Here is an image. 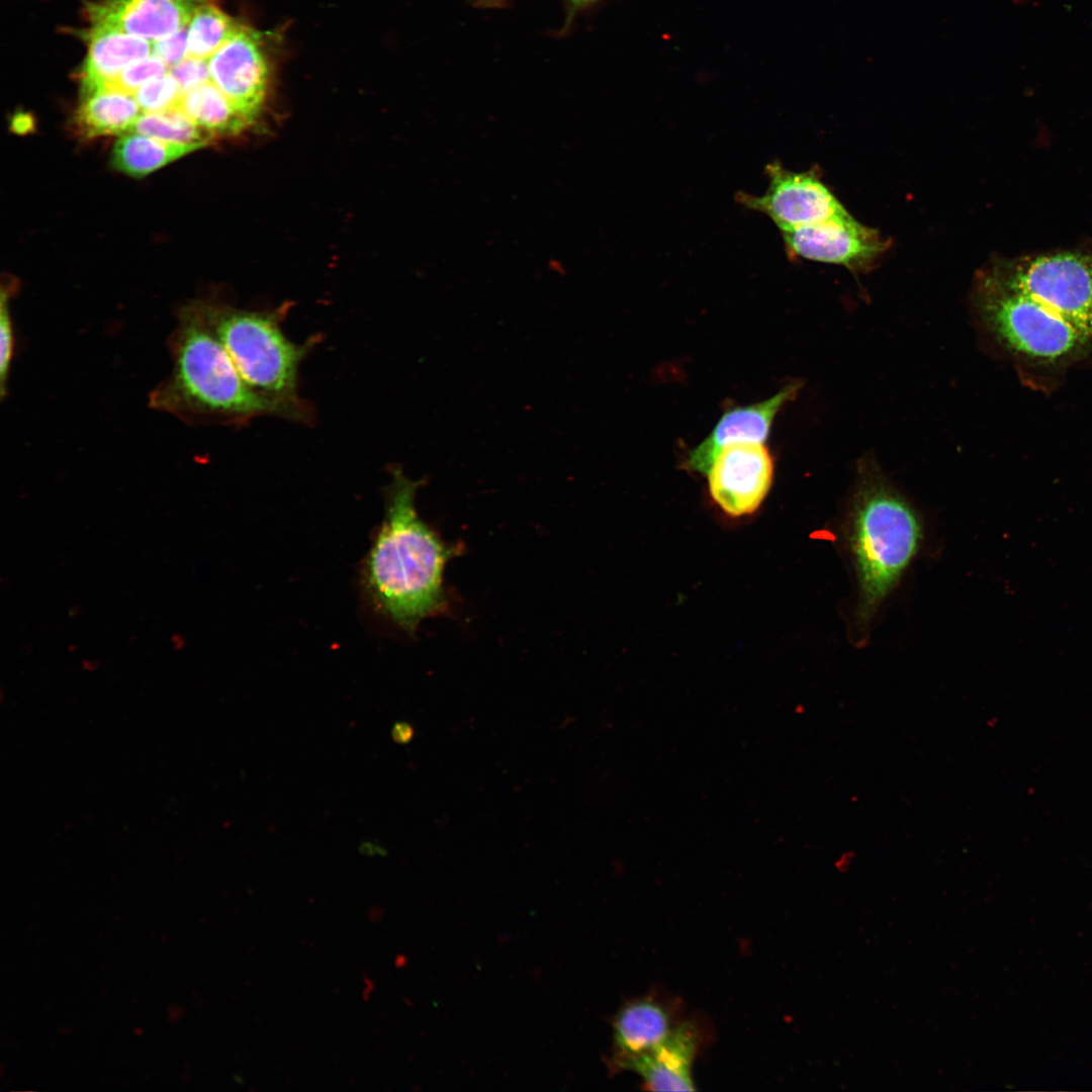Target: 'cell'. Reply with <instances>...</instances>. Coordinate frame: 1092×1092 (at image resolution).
I'll use <instances>...</instances> for the list:
<instances>
[{
	"label": "cell",
	"instance_id": "7",
	"mask_svg": "<svg viewBox=\"0 0 1092 1092\" xmlns=\"http://www.w3.org/2000/svg\"><path fill=\"white\" fill-rule=\"evenodd\" d=\"M775 465L762 443L739 442L724 447L707 472L713 502L729 517L755 513L774 480Z\"/></svg>",
	"mask_w": 1092,
	"mask_h": 1092
},
{
	"label": "cell",
	"instance_id": "11",
	"mask_svg": "<svg viewBox=\"0 0 1092 1092\" xmlns=\"http://www.w3.org/2000/svg\"><path fill=\"white\" fill-rule=\"evenodd\" d=\"M208 0H101L88 3L91 24L107 26L152 42L189 24L199 5Z\"/></svg>",
	"mask_w": 1092,
	"mask_h": 1092
},
{
	"label": "cell",
	"instance_id": "12",
	"mask_svg": "<svg viewBox=\"0 0 1092 1092\" xmlns=\"http://www.w3.org/2000/svg\"><path fill=\"white\" fill-rule=\"evenodd\" d=\"M800 386L799 382H791L767 399L726 412L707 438L689 452L688 469L705 474L724 447L739 442L763 443L776 416L797 395Z\"/></svg>",
	"mask_w": 1092,
	"mask_h": 1092
},
{
	"label": "cell",
	"instance_id": "1",
	"mask_svg": "<svg viewBox=\"0 0 1092 1092\" xmlns=\"http://www.w3.org/2000/svg\"><path fill=\"white\" fill-rule=\"evenodd\" d=\"M385 515L362 567L361 583L372 607L403 631L444 611V569L459 545L447 543L419 516L418 489L424 479H411L398 466L390 468Z\"/></svg>",
	"mask_w": 1092,
	"mask_h": 1092
},
{
	"label": "cell",
	"instance_id": "5",
	"mask_svg": "<svg viewBox=\"0 0 1092 1092\" xmlns=\"http://www.w3.org/2000/svg\"><path fill=\"white\" fill-rule=\"evenodd\" d=\"M979 313L995 339L1020 359L1058 366L1083 357L1092 338L988 269L976 284Z\"/></svg>",
	"mask_w": 1092,
	"mask_h": 1092
},
{
	"label": "cell",
	"instance_id": "8",
	"mask_svg": "<svg viewBox=\"0 0 1092 1092\" xmlns=\"http://www.w3.org/2000/svg\"><path fill=\"white\" fill-rule=\"evenodd\" d=\"M768 188L761 196L738 193L745 206L765 213L781 231L823 222L845 212L832 192L809 172L795 173L779 163L766 166Z\"/></svg>",
	"mask_w": 1092,
	"mask_h": 1092
},
{
	"label": "cell",
	"instance_id": "27",
	"mask_svg": "<svg viewBox=\"0 0 1092 1092\" xmlns=\"http://www.w3.org/2000/svg\"><path fill=\"white\" fill-rule=\"evenodd\" d=\"M854 858H855V851H853V850H845V851H843L838 856V858H836V860L834 861L835 870L838 871L841 874L846 873L850 869Z\"/></svg>",
	"mask_w": 1092,
	"mask_h": 1092
},
{
	"label": "cell",
	"instance_id": "19",
	"mask_svg": "<svg viewBox=\"0 0 1092 1092\" xmlns=\"http://www.w3.org/2000/svg\"><path fill=\"white\" fill-rule=\"evenodd\" d=\"M241 25L212 0L202 3L188 24V57L208 60Z\"/></svg>",
	"mask_w": 1092,
	"mask_h": 1092
},
{
	"label": "cell",
	"instance_id": "22",
	"mask_svg": "<svg viewBox=\"0 0 1092 1092\" xmlns=\"http://www.w3.org/2000/svg\"><path fill=\"white\" fill-rule=\"evenodd\" d=\"M168 71V67L162 60L151 55L127 66L110 85L104 88L133 95L142 86L165 76Z\"/></svg>",
	"mask_w": 1092,
	"mask_h": 1092
},
{
	"label": "cell",
	"instance_id": "28",
	"mask_svg": "<svg viewBox=\"0 0 1092 1092\" xmlns=\"http://www.w3.org/2000/svg\"><path fill=\"white\" fill-rule=\"evenodd\" d=\"M571 1L577 2V3H586V2H592V1H596V0H571Z\"/></svg>",
	"mask_w": 1092,
	"mask_h": 1092
},
{
	"label": "cell",
	"instance_id": "14",
	"mask_svg": "<svg viewBox=\"0 0 1092 1092\" xmlns=\"http://www.w3.org/2000/svg\"><path fill=\"white\" fill-rule=\"evenodd\" d=\"M88 54L82 67L81 94L110 85L133 62L153 55V42L123 31L92 24L86 32Z\"/></svg>",
	"mask_w": 1092,
	"mask_h": 1092
},
{
	"label": "cell",
	"instance_id": "20",
	"mask_svg": "<svg viewBox=\"0 0 1092 1092\" xmlns=\"http://www.w3.org/2000/svg\"><path fill=\"white\" fill-rule=\"evenodd\" d=\"M130 131L169 143L201 147L209 145L214 140L179 108L161 112H143Z\"/></svg>",
	"mask_w": 1092,
	"mask_h": 1092
},
{
	"label": "cell",
	"instance_id": "21",
	"mask_svg": "<svg viewBox=\"0 0 1092 1092\" xmlns=\"http://www.w3.org/2000/svg\"><path fill=\"white\" fill-rule=\"evenodd\" d=\"M181 95L178 83L169 72L145 84L133 94L142 112H161L177 108Z\"/></svg>",
	"mask_w": 1092,
	"mask_h": 1092
},
{
	"label": "cell",
	"instance_id": "13",
	"mask_svg": "<svg viewBox=\"0 0 1092 1092\" xmlns=\"http://www.w3.org/2000/svg\"><path fill=\"white\" fill-rule=\"evenodd\" d=\"M699 1048V1033L691 1022L674 1025L667 1036L648 1052L630 1058L616 1070L638 1074L653 1091H694L692 1067Z\"/></svg>",
	"mask_w": 1092,
	"mask_h": 1092
},
{
	"label": "cell",
	"instance_id": "16",
	"mask_svg": "<svg viewBox=\"0 0 1092 1092\" xmlns=\"http://www.w3.org/2000/svg\"><path fill=\"white\" fill-rule=\"evenodd\" d=\"M142 110L134 96L115 89L102 88L81 94L74 115V128L81 139L129 132Z\"/></svg>",
	"mask_w": 1092,
	"mask_h": 1092
},
{
	"label": "cell",
	"instance_id": "4",
	"mask_svg": "<svg viewBox=\"0 0 1092 1092\" xmlns=\"http://www.w3.org/2000/svg\"><path fill=\"white\" fill-rule=\"evenodd\" d=\"M192 306L222 343L252 389L301 418L306 415L297 394V377L310 346L290 341L276 312L204 301L193 302Z\"/></svg>",
	"mask_w": 1092,
	"mask_h": 1092
},
{
	"label": "cell",
	"instance_id": "26",
	"mask_svg": "<svg viewBox=\"0 0 1092 1092\" xmlns=\"http://www.w3.org/2000/svg\"><path fill=\"white\" fill-rule=\"evenodd\" d=\"M414 735V730L407 723H396L392 730V737L398 743L408 742Z\"/></svg>",
	"mask_w": 1092,
	"mask_h": 1092
},
{
	"label": "cell",
	"instance_id": "3",
	"mask_svg": "<svg viewBox=\"0 0 1092 1092\" xmlns=\"http://www.w3.org/2000/svg\"><path fill=\"white\" fill-rule=\"evenodd\" d=\"M919 517L871 461L859 467L847 539L857 580L856 625L867 630L916 555Z\"/></svg>",
	"mask_w": 1092,
	"mask_h": 1092
},
{
	"label": "cell",
	"instance_id": "24",
	"mask_svg": "<svg viewBox=\"0 0 1092 1092\" xmlns=\"http://www.w3.org/2000/svg\"><path fill=\"white\" fill-rule=\"evenodd\" d=\"M168 72L178 83L182 94L211 81L207 60L187 57Z\"/></svg>",
	"mask_w": 1092,
	"mask_h": 1092
},
{
	"label": "cell",
	"instance_id": "9",
	"mask_svg": "<svg viewBox=\"0 0 1092 1092\" xmlns=\"http://www.w3.org/2000/svg\"><path fill=\"white\" fill-rule=\"evenodd\" d=\"M211 82L249 121L264 106L269 66L259 32L242 24L208 60Z\"/></svg>",
	"mask_w": 1092,
	"mask_h": 1092
},
{
	"label": "cell",
	"instance_id": "6",
	"mask_svg": "<svg viewBox=\"0 0 1092 1092\" xmlns=\"http://www.w3.org/2000/svg\"><path fill=\"white\" fill-rule=\"evenodd\" d=\"M988 270L1092 338V255L1045 254L1001 262Z\"/></svg>",
	"mask_w": 1092,
	"mask_h": 1092
},
{
	"label": "cell",
	"instance_id": "2",
	"mask_svg": "<svg viewBox=\"0 0 1092 1092\" xmlns=\"http://www.w3.org/2000/svg\"><path fill=\"white\" fill-rule=\"evenodd\" d=\"M169 343L173 367L150 395L155 410L193 424L236 423L262 415L301 418L249 386L192 304L180 310Z\"/></svg>",
	"mask_w": 1092,
	"mask_h": 1092
},
{
	"label": "cell",
	"instance_id": "15",
	"mask_svg": "<svg viewBox=\"0 0 1092 1092\" xmlns=\"http://www.w3.org/2000/svg\"><path fill=\"white\" fill-rule=\"evenodd\" d=\"M673 1026L668 1010L653 999H638L624 1005L613 1023L611 1068L616 1070L625 1060L650 1051Z\"/></svg>",
	"mask_w": 1092,
	"mask_h": 1092
},
{
	"label": "cell",
	"instance_id": "23",
	"mask_svg": "<svg viewBox=\"0 0 1092 1092\" xmlns=\"http://www.w3.org/2000/svg\"><path fill=\"white\" fill-rule=\"evenodd\" d=\"M13 283L3 284L1 290V304H0V394L3 398L6 395L7 384L11 366V360L14 351V336L11 314L9 310V299L11 293L15 290Z\"/></svg>",
	"mask_w": 1092,
	"mask_h": 1092
},
{
	"label": "cell",
	"instance_id": "17",
	"mask_svg": "<svg viewBox=\"0 0 1092 1092\" xmlns=\"http://www.w3.org/2000/svg\"><path fill=\"white\" fill-rule=\"evenodd\" d=\"M200 148L203 147L169 143L129 131L115 142L110 163L116 171L141 178Z\"/></svg>",
	"mask_w": 1092,
	"mask_h": 1092
},
{
	"label": "cell",
	"instance_id": "25",
	"mask_svg": "<svg viewBox=\"0 0 1092 1092\" xmlns=\"http://www.w3.org/2000/svg\"><path fill=\"white\" fill-rule=\"evenodd\" d=\"M153 55L173 68L188 57V25L164 39L153 42Z\"/></svg>",
	"mask_w": 1092,
	"mask_h": 1092
},
{
	"label": "cell",
	"instance_id": "18",
	"mask_svg": "<svg viewBox=\"0 0 1092 1092\" xmlns=\"http://www.w3.org/2000/svg\"><path fill=\"white\" fill-rule=\"evenodd\" d=\"M177 108L213 139L237 135L251 125L211 81L182 94Z\"/></svg>",
	"mask_w": 1092,
	"mask_h": 1092
},
{
	"label": "cell",
	"instance_id": "10",
	"mask_svg": "<svg viewBox=\"0 0 1092 1092\" xmlns=\"http://www.w3.org/2000/svg\"><path fill=\"white\" fill-rule=\"evenodd\" d=\"M781 232L793 255L853 270L868 267L887 248L876 230L858 222L847 211L817 224Z\"/></svg>",
	"mask_w": 1092,
	"mask_h": 1092
}]
</instances>
